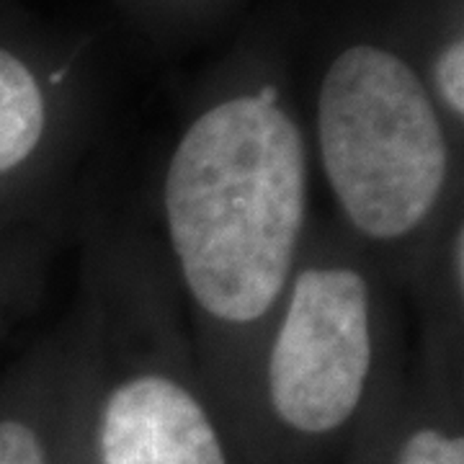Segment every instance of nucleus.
I'll use <instances>...</instances> for the list:
<instances>
[{"mask_svg":"<svg viewBox=\"0 0 464 464\" xmlns=\"http://www.w3.org/2000/svg\"><path fill=\"white\" fill-rule=\"evenodd\" d=\"M72 304L91 464H248L201 374L152 232L93 217Z\"/></svg>","mask_w":464,"mask_h":464,"instance_id":"f03ea898","label":"nucleus"},{"mask_svg":"<svg viewBox=\"0 0 464 464\" xmlns=\"http://www.w3.org/2000/svg\"><path fill=\"white\" fill-rule=\"evenodd\" d=\"M402 295L413 299L418 317V377L464 395V207L436 232Z\"/></svg>","mask_w":464,"mask_h":464,"instance_id":"0eeeda50","label":"nucleus"},{"mask_svg":"<svg viewBox=\"0 0 464 464\" xmlns=\"http://www.w3.org/2000/svg\"><path fill=\"white\" fill-rule=\"evenodd\" d=\"M313 168L335 225L390 274L400 292L449 217L464 207L462 140L402 54L353 42L317 88Z\"/></svg>","mask_w":464,"mask_h":464,"instance_id":"20e7f679","label":"nucleus"},{"mask_svg":"<svg viewBox=\"0 0 464 464\" xmlns=\"http://www.w3.org/2000/svg\"><path fill=\"white\" fill-rule=\"evenodd\" d=\"M72 67L39 72L18 52L0 47V204L24 215L67 207L70 137L63 91Z\"/></svg>","mask_w":464,"mask_h":464,"instance_id":"39448f33","label":"nucleus"},{"mask_svg":"<svg viewBox=\"0 0 464 464\" xmlns=\"http://www.w3.org/2000/svg\"><path fill=\"white\" fill-rule=\"evenodd\" d=\"M81 362V317L70 307L0 398V464H65Z\"/></svg>","mask_w":464,"mask_h":464,"instance_id":"423d86ee","label":"nucleus"},{"mask_svg":"<svg viewBox=\"0 0 464 464\" xmlns=\"http://www.w3.org/2000/svg\"><path fill=\"white\" fill-rule=\"evenodd\" d=\"M313 170L310 137L274 81L204 106L160 170L155 240L246 459L258 351L315 222Z\"/></svg>","mask_w":464,"mask_h":464,"instance_id":"f257e3e1","label":"nucleus"},{"mask_svg":"<svg viewBox=\"0 0 464 464\" xmlns=\"http://www.w3.org/2000/svg\"><path fill=\"white\" fill-rule=\"evenodd\" d=\"M343 464H464V395L433 387L411 366Z\"/></svg>","mask_w":464,"mask_h":464,"instance_id":"6e6552de","label":"nucleus"},{"mask_svg":"<svg viewBox=\"0 0 464 464\" xmlns=\"http://www.w3.org/2000/svg\"><path fill=\"white\" fill-rule=\"evenodd\" d=\"M67 215L70 212L42 225L0 268V333L11 310H21L39 297L54 246L65 237Z\"/></svg>","mask_w":464,"mask_h":464,"instance_id":"1a4fd4ad","label":"nucleus"},{"mask_svg":"<svg viewBox=\"0 0 464 464\" xmlns=\"http://www.w3.org/2000/svg\"><path fill=\"white\" fill-rule=\"evenodd\" d=\"M400 292L335 222H313L258 351L250 464H343L408 374Z\"/></svg>","mask_w":464,"mask_h":464,"instance_id":"7ed1b4c3","label":"nucleus"},{"mask_svg":"<svg viewBox=\"0 0 464 464\" xmlns=\"http://www.w3.org/2000/svg\"><path fill=\"white\" fill-rule=\"evenodd\" d=\"M83 335V328H81ZM65 464H91L88 454V441H85V405H83V362H81V387H78V402H75V413H72V426L67 436Z\"/></svg>","mask_w":464,"mask_h":464,"instance_id":"9d476101","label":"nucleus"}]
</instances>
